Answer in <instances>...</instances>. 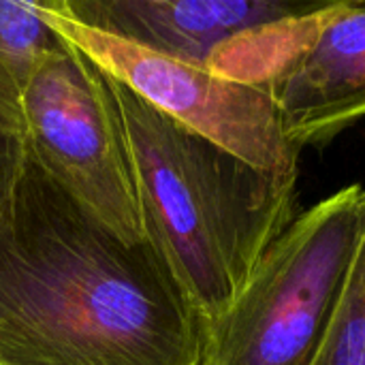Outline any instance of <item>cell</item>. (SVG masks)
<instances>
[{"label": "cell", "mask_w": 365, "mask_h": 365, "mask_svg": "<svg viewBox=\"0 0 365 365\" xmlns=\"http://www.w3.org/2000/svg\"><path fill=\"white\" fill-rule=\"evenodd\" d=\"M210 325L145 242L124 246L32 160L0 197V364L207 365Z\"/></svg>", "instance_id": "1"}, {"label": "cell", "mask_w": 365, "mask_h": 365, "mask_svg": "<svg viewBox=\"0 0 365 365\" xmlns=\"http://www.w3.org/2000/svg\"><path fill=\"white\" fill-rule=\"evenodd\" d=\"M314 365H365V229L342 304Z\"/></svg>", "instance_id": "9"}, {"label": "cell", "mask_w": 365, "mask_h": 365, "mask_svg": "<svg viewBox=\"0 0 365 365\" xmlns=\"http://www.w3.org/2000/svg\"><path fill=\"white\" fill-rule=\"evenodd\" d=\"M0 365H4V364H0Z\"/></svg>", "instance_id": "12"}, {"label": "cell", "mask_w": 365, "mask_h": 365, "mask_svg": "<svg viewBox=\"0 0 365 365\" xmlns=\"http://www.w3.org/2000/svg\"><path fill=\"white\" fill-rule=\"evenodd\" d=\"M365 229V188L297 216L210 327L207 365H314L342 304Z\"/></svg>", "instance_id": "3"}, {"label": "cell", "mask_w": 365, "mask_h": 365, "mask_svg": "<svg viewBox=\"0 0 365 365\" xmlns=\"http://www.w3.org/2000/svg\"><path fill=\"white\" fill-rule=\"evenodd\" d=\"M43 21L107 77L150 107L252 167L297 175L299 148L287 137L269 92L118 38L71 17L60 2H34Z\"/></svg>", "instance_id": "5"}, {"label": "cell", "mask_w": 365, "mask_h": 365, "mask_svg": "<svg viewBox=\"0 0 365 365\" xmlns=\"http://www.w3.org/2000/svg\"><path fill=\"white\" fill-rule=\"evenodd\" d=\"M21 139L41 171L124 246L145 244L118 107L105 73L60 38L19 83Z\"/></svg>", "instance_id": "4"}, {"label": "cell", "mask_w": 365, "mask_h": 365, "mask_svg": "<svg viewBox=\"0 0 365 365\" xmlns=\"http://www.w3.org/2000/svg\"><path fill=\"white\" fill-rule=\"evenodd\" d=\"M0 120L21 128V111H19V86L6 64L0 60Z\"/></svg>", "instance_id": "10"}, {"label": "cell", "mask_w": 365, "mask_h": 365, "mask_svg": "<svg viewBox=\"0 0 365 365\" xmlns=\"http://www.w3.org/2000/svg\"><path fill=\"white\" fill-rule=\"evenodd\" d=\"M291 143L321 145L365 115V0H331L302 19L261 83Z\"/></svg>", "instance_id": "6"}, {"label": "cell", "mask_w": 365, "mask_h": 365, "mask_svg": "<svg viewBox=\"0 0 365 365\" xmlns=\"http://www.w3.org/2000/svg\"><path fill=\"white\" fill-rule=\"evenodd\" d=\"M107 81L145 242L212 327L295 220L297 175L252 167Z\"/></svg>", "instance_id": "2"}, {"label": "cell", "mask_w": 365, "mask_h": 365, "mask_svg": "<svg viewBox=\"0 0 365 365\" xmlns=\"http://www.w3.org/2000/svg\"><path fill=\"white\" fill-rule=\"evenodd\" d=\"M58 43L60 36L43 21L34 2L0 0V60L17 86Z\"/></svg>", "instance_id": "8"}, {"label": "cell", "mask_w": 365, "mask_h": 365, "mask_svg": "<svg viewBox=\"0 0 365 365\" xmlns=\"http://www.w3.org/2000/svg\"><path fill=\"white\" fill-rule=\"evenodd\" d=\"M331 0H62L75 19L163 56L210 66L233 41L310 17Z\"/></svg>", "instance_id": "7"}, {"label": "cell", "mask_w": 365, "mask_h": 365, "mask_svg": "<svg viewBox=\"0 0 365 365\" xmlns=\"http://www.w3.org/2000/svg\"><path fill=\"white\" fill-rule=\"evenodd\" d=\"M19 139H21V128L11 126V124L0 120V197L4 192L11 169L15 165L17 150H19Z\"/></svg>", "instance_id": "11"}]
</instances>
